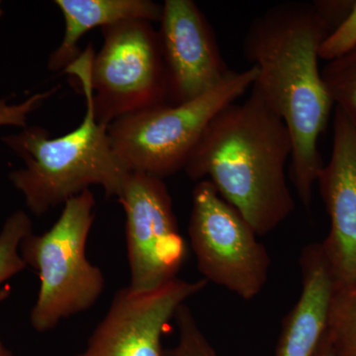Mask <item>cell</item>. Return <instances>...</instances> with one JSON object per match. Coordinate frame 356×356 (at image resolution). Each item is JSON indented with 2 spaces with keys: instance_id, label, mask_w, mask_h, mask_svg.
<instances>
[{
  "instance_id": "6da1fadb",
  "label": "cell",
  "mask_w": 356,
  "mask_h": 356,
  "mask_svg": "<svg viewBox=\"0 0 356 356\" xmlns=\"http://www.w3.org/2000/svg\"><path fill=\"white\" fill-rule=\"evenodd\" d=\"M334 29L315 1H287L255 17L243 42V57L257 69L252 88L289 130L290 179L309 211L325 165L318 139L334 106L318 69V50Z\"/></svg>"
},
{
  "instance_id": "277c9868",
  "label": "cell",
  "mask_w": 356,
  "mask_h": 356,
  "mask_svg": "<svg viewBox=\"0 0 356 356\" xmlns=\"http://www.w3.org/2000/svg\"><path fill=\"white\" fill-rule=\"evenodd\" d=\"M103 44L86 51L64 70L76 76L95 120L108 126L134 113L166 104L165 65L153 23L129 20L102 28Z\"/></svg>"
},
{
  "instance_id": "5bb4252c",
  "label": "cell",
  "mask_w": 356,
  "mask_h": 356,
  "mask_svg": "<svg viewBox=\"0 0 356 356\" xmlns=\"http://www.w3.org/2000/svg\"><path fill=\"white\" fill-rule=\"evenodd\" d=\"M325 334L332 356H356V283L334 287Z\"/></svg>"
},
{
  "instance_id": "44dd1931",
  "label": "cell",
  "mask_w": 356,
  "mask_h": 356,
  "mask_svg": "<svg viewBox=\"0 0 356 356\" xmlns=\"http://www.w3.org/2000/svg\"><path fill=\"white\" fill-rule=\"evenodd\" d=\"M6 292L1 293V294H0V301H1L2 299L6 298ZM0 356H13V353H11V351L4 346L1 341H0Z\"/></svg>"
},
{
  "instance_id": "ba28073f",
  "label": "cell",
  "mask_w": 356,
  "mask_h": 356,
  "mask_svg": "<svg viewBox=\"0 0 356 356\" xmlns=\"http://www.w3.org/2000/svg\"><path fill=\"white\" fill-rule=\"evenodd\" d=\"M118 199L126 215L128 287L134 292H147L175 280L186 259L187 248L163 179L129 172Z\"/></svg>"
},
{
  "instance_id": "8fae6325",
  "label": "cell",
  "mask_w": 356,
  "mask_h": 356,
  "mask_svg": "<svg viewBox=\"0 0 356 356\" xmlns=\"http://www.w3.org/2000/svg\"><path fill=\"white\" fill-rule=\"evenodd\" d=\"M329 163L317 184L330 218L329 235L322 245L334 287L356 283V126L334 107Z\"/></svg>"
},
{
  "instance_id": "5b68a950",
  "label": "cell",
  "mask_w": 356,
  "mask_h": 356,
  "mask_svg": "<svg viewBox=\"0 0 356 356\" xmlns=\"http://www.w3.org/2000/svg\"><path fill=\"white\" fill-rule=\"evenodd\" d=\"M95 219V198L88 189L64 204L49 231L29 234L21 243L23 259L40 278L38 297L30 315L35 331H51L64 318L88 310L104 291L102 271L86 257Z\"/></svg>"
},
{
  "instance_id": "2e32d148",
  "label": "cell",
  "mask_w": 356,
  "mask_h": 356,
  "mask_svg": "<svg viewBox=\"0 0 356 356\" xmlns=\"http://www.w3.org/2000/svg\"><path fill=\"white\" fill-rule=\"evenodd\" d=\"M33 233L31 219L24 211L7 218L0 231V284L24 270L27 264L20 252L21 243Z\"/></svg>"
},
{
  "instance_id": "4fadbf2b",
  "label": "cell",
  "mask_w": 356,
  "mask_h": 356,
  "mask_svg": "<svg viewBox=\"0 0 356 356\" xmlns=\"http://www.w3.org/2000/svg\"><path fill=\"white\" fill-rule=\"evenodd\" d=\"M65 19V34L49 58L48 69L64 72L83 51L79 43L93 28L129 20L161 22L163 4L151 0H56Z\"/></svg>"
},
{
  "instance_id": "ac0fdd59",
  "label": "cell",
  "mask_w": 356,
  "mask_h": 356,
  "mask_svg": "<svg viewBox=\"0 0 356 356\" xmlns=\"http://www.w3.org/2000/svg\"><path fill=\"white\" fill-rule=\"evenodd\" d=\"M356 47V0L343 22L325 39L318 50V57L330 60L341 57Z\"/></svg>"
},
{
  "instance_id": "3957f363",
  "label": "cell",
  "mask_w": 356,
  "mask_h": 356,
  "mask_svg": "<svg viewBox=\"0 0 356 356\" xmlns=\"http://www.w3.org/2000/svg\"><path fill=\"white\" fill-rule=\"evenodd\" d=\"M1 140L24 161V168L9 179L37 216L92 185L102 187L107 197L118 198L130 172L112 149L108 127L95 120L88 102L81 125L62 137L51 138L46 129L33 126Z\"/></svg>"
},
{
  "instance_id": "8992f818",
  "label": "cell",
  "mask_w": 356,
  "mask_h": 356,
  "mask_svg": "<svg viewBox=\"0 0 356 356\" xmlns=\"http://www.w3.org/2000/svg\"><path fill=\"white\" fill-rule=\"evenodd\" d=\"M255 67L234 72L216 88L191 102L161 104L117 119L108 126L115 154L128 172L159 178L184 170L210 122L252 88Z\"/></svg>"
},
{
  "instance_id": "9c48e42d",
  "label": "cell",
  "mask_w": 356,
  "mask_h": 356,
  "mask_svg": "<svg viewBox=\"0 0 356 356\" xmlns=\"http://www.w3.org/2000/svg\"><path fill=\"white\" fill-rule=\"evenodd\" d=\"M208 281L175 278L152 291L119 290L105 317L76 356H165L161 337L180 306L205 289Z\"/></svg>"
},
{
  "instance_id": "52a82bcc",
  "label": "cell",
  "mask_w": 356,
  "mask_h": 356,
  "mask_svg": "<svg viewBox=\"0 0 356 356\" xmlns=\"http://www.w3.org/2000/svg\"><path fill=\"white\" fill-rule=\"evenodd\" d=\"M188 234L204 280L245 301L262 291L270 257L247 220L209 180L197 182L192 192Z\"/></svg>"
},
{
  "instance_id": "7402d4cb",
  "label": "cell",
  "mask_w": 356,
  "mask_h": 356,
  "mask_svg": "<svg viewBox=\"0 0 356 356\" xmlns=\"http://www.w3.org/2000/svg\"><path fill=\"white\" fill-rule=\"evenodd\" d=\"M2 13H3V10L1 8V1H0V17H1Z\"/></svg>"
},
{
  "instance_id": "7c38bea8",
  "label": "cell",
  "mask_w": 356,
  "mask_h": 356,
  "mask_svg": "<svg viewBox=\"0 0 356 356\" xmlns=\"http://www.w3.org/2000/svg\"><path fill=\"white\" fill-rule=\"evenodd\" d=\"M300 268L301 294L283 318L275 356H314L327 327L334 281L321 243L302 250Z\"/></svg>"
},
{
  "instance_id": "30bf717a",
  "label": "cell",
  "mask_w": 356,
  "mask_h": 356,
  "mask_svg": "<svg viewBox=\"0 0 356 356\" xmlns=\"http://www.w3.org/2000/svg\"><path fill=\"white\" fill-rule=\"evenodd\" d=\"M159 24L166 104L191 102L228 76L214 29L195 2L165 0Z\"/></svg>"
},
{
  "instance_id": "e0dca14e",
  "label": "cell",
  "mask_w": 356,
  "mask_h": 356,
  "mask_svg": "<svg viewBox=\"0 0 356 356\" xmlns=\"http://www.w3.org/2000/svg\"><path fill=\"white\" fill-rule=\"evenodd\" d=\"M178 329V341L165 356H218L209 341L204 336L191 309L185 304L175 316Z\"/></svg>"
},
{
  "instance_id": "ffe728a7",
  "label": "cell",
  "mask_w": 356,
  "mask_h": 356,
  "mask_svg": "<svg viewBox=\"0 0 356 356\" xmlns=\"http://www.w3.org/2000/svg\"><path fill=\"white\" fill-rule=\"evenodd\" d=\"M314 356H332L331 346H330L329 341H327L325 334L323 336L321 339L320 343H318L317 350H316Z\"/></svg>"
},
{
  "instance_id": "7a4b0ae2",
  "label": "cell",
  "mask_w": 356,
  "mask_h": 356,
  "mask_svg": "<svg viewBox=\"0 0 356 356\" xmlns=\"http://www.w3.org/2000/svg\"><path fill=\"white\" fill-rule=\"evenodd\" d=\"M292 140L286 124L252 88L210 122L185 165L194 181L209 180L257 236L282 224L296 208L285 166Z\"/></svg>"
},
{
  "instance_id": "9a60e30c",
  "label": "cell",
  "mask_w": 356,
  "mask_h": 356,
  "mask_svg": "<svg viewBox=\"0 0 356 356\" xmlns=\"http://www.w3.org/2000/svg\"><path fill=\"white\" fill-rule=\"evenodd\" d=\"M321 72L332 104L343 110L356 126V47L327 62Z\"/></svg>"
},
{
  "instance_id": "d6986e66",
  "label": "cell",
  "mask_w": 356,
  "mask_h": 356,
  "mask_svg": "<svg viewBox=\"0 0 356 356\" xmlns=\"http://www.w3.org/2000/svg\"><path fill=\"white\" fill-rule=\"evenodd\" d=\"M58 88L60 86H58L43 92L35 93L18 104H10L7 98H2L0 99V126H15L23 129L27 127L28 116L41 107L51 95H55Z\"/></svg>"
}]
</instances>
